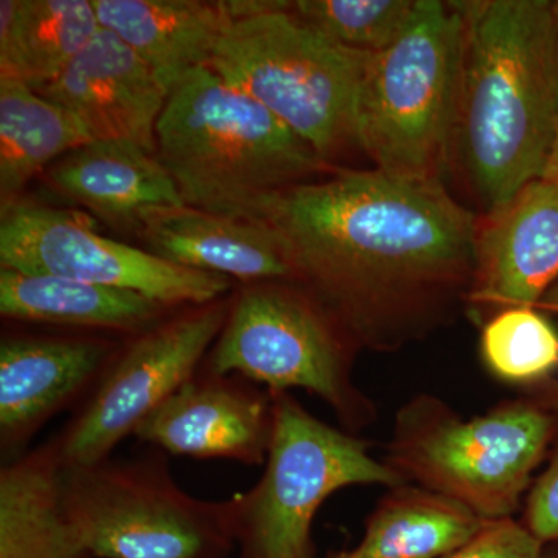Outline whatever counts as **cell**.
Masks as SVG:
<instances>
[{
    "label": "cell",
    "mask_w": 558,
    "mask_h": 558,
    "mask_svg": "<svg viewBox=\"0 0 558 558\" xmlns=\"http://www.w3.org/2000/svg\"><path fill=\"white\" fill-rule=\"evenodd\" d=\"M138 233L148 252L159 258L238 279L242 286L295 279L284 241L266 223L172 205L143 211Z\"/></svg>",
    "instance_id": "obj_16"
},
{
    "label": "cell",
    "mask_w": 558,
    "mask_h": 558,
    "mask_svg": "<svg viewBox=\"0 0 558 558\" xmlns=\"http://www.w3.org/2000/svg\"><path fill=\"white\" fill-rule=\"evenodd\" d=\"M271 396L274 436L263 475L229 498L234 558H317L312 527L326 499L344 487L405 483L371 457L368 440L319 421L292 392Z\"/></svg>",
    "instance_id": "obj_6"
},
{
    "label": "cell",
    "mask_w": 558,
    "mask_h": 558,
    "mask_svg": "<svg viewBox=\"0 0 558 558\" xmlns=\"http://www.w3.org/2000/svg\"><path fill=\"white\" fill-rule=\"evenodd\" d=\"M464 22L457 3L417 0L395 44L369 54L352 109V140L376 170L440 182L457 132Z\"/></svg>",
    "instance_id": "obj_5"
},
{
    "label": "cell",
    "mask_w": 558,
    "mask_h": 558,
    "mask_svg": "<svg viewBox=\"0 0 558 558\" xmlns=\"http://www.w3.org/2000/svg\"><path fill=\"white\" fill-rule=\"evenodd\" d=\"M233 22L208 69L244 92L329 159L352 140V109L369 54L341 47L290 11Z\"/></svg>",
    "instance_id": "obj_9"
},
{
    "label": "cell",
    "mask_w": 558,
    "mask_h": 558,
    "mask_svg": "<svg viewBox=\"0 0 558 558\" xmlns=\"http://www.w3.org/2000/svg\"><path fill=\"white\" fill-rule=\"evenodd\" d=\"M556 433L553 411L527 398L464 418L438 396L416 395L396 414L385 464L481 519H513Z\"/></svg>",
    "instance_id": "obj_4"
},
{
    "label": "cell",
    "mask_w": 558,
    "mask_h": 558,
    "mask_svg": "<svg viewBox=\"0 0 558 558\" xmlns=\"http://www.w3.org/2000/svg\"><path fill=\"white\" fill-rule=\"evenodd\" d=\"M101 27L116 33L154 70L168 92L208 68L234 20L229 0H94Z\"/></svg>",
    "instance_id": "obj_18"
},
{
    "label": "cell",
    "mask_w": 558,
    "mask_h": 558,
    "mask_svg": "<svg viewBox=\"0 0 558 558\" xmlns=\"http://www.w3.org/2000/svg\"><path fill=\"white\" fill-rule=\"evenodd\" d=\"M274 422L269 389L201 368L142 422L134 436L174 457L256 468L266 462Z\"/></svg>",
    "instance_id": "obj_13"
},
{
    "label": "cell",
    "mask_w": 558,
    "mask_h": 558,
    "mask_svg": "<svg viewBox=\"0 0 558 558\" xmlns=\"http://www.w3.org/2000/svg\"><path fill=\"white\" fill-rule=\"evenodd\" d=\"M464 22L457 134L490 215L543 178L558 134V3H457Z\"/></svg>",
    "instance_id": "obj_2"
},
{
    "label": "cell",
    "mask_w": 558,
    "mask_h": 558,
    "mask_svg": "<svg viewBox=\"0 0 558 558\" xmlns=\"http://www.w3.org/2000/svg\"><path fill=\"white\" fill-rule=\"evenodd\" d=\"M0 267L132 290L171 310L213 303L231 289L229 278L101 236L80 213L24 199L2 208Z\"/></svg>",
    "instance_id": "obj_11"
},
{
    "label": "cell",
    "mask_w": 558,
    "mask_h": 558,
    "mask_svg": "<svg viewBox=\"0 0 558 558\" xmlns=\"http://www.w3.org/2000/svg\"><path fill=\"white\" fill-rule=\"evenodd\" d=\"M520 521L543 545L558 542V449L529 492Z\"/></svg>",
    "instance_id": "obj_27"
},
{
    "label": "cell",
    "mask_w": 558,
    "mask_h": 558,
    "mask_svg": "<svg viewBox=\"0 0 558 558\" xmlns=\"http://www.w3.org/2000/svg\"><path fill=\"white\" fill-rule=\"evenodd\" d=\"M94 142L73 113L20 80L0 78V204L20 193L47 165Z\"/></svg>",
    "instance_id": "obj_23"
},
{
    "label": "cell",
    "mask_w": 558,
    "mask_h": 558,
    "mask_svg": "<svg viewBox=\"0 0 558 558\" xmlns=\"http://www.w3.org/2000/svg\"><path fill=\"white\" fill-rule=\"evenodd\" d=\"M357 348L299 286L266 281L242 286L202 368L269 389H306L357 435L377 410L354 379Z\"/></svg>",
    "instance_id": "obj_8"
},
{
    "label": "cell",
    "mask_w": 558,
    "mask_h": 558,
    "mask_svg": "<svg viewBox=\"0 0 558 558\" xmlns=\"http://www.w3.org/2000/svg\"><path fill=\"white\" fill-rule=\"evenodd\" d=\"M545 545L521 521H487L472 542L444 558H543Z\"/></svg>",
    "instance_id": "obj_26"
},
{
    "label": "cell",
    "mask_w": 558,
    "mask_h": 558,
    "mask_svg": "<svg viewBox=\"0 0 558 558\" xmlns=\"http://www.w3.org/2000/svg\"><path fill=\"white\" fill-rule=\"evenodd\" d=\"M156 156L190 207L258 223L277 194L326 167L310 143L208 68L171 90Z\"/></svg>",
    "instance_id": "obj_3"
},
{
    "label": "cell",
    "mask_w": 558,
    "mask_h": 558,
    "mask_svg": "<svg viewBox=\"0 0 558 558\" xmlns=\"http://www.w3.org/2000/svg\"><path fill=\"white\" fill-rule=\"evenodd\" d=\"M222 299L170 315L121 347L105 376L57 435L65 468L112 457L165 400L196 376L227 322Z\"/></svg>",
    "instance_id": "obj_10"
},
{
    "label": "cell",
    "mask_w": 558,
    "mask_h": 558,
    "mask_svg": "<svg viewBox=\"0 0 558 558\" xmlns=\"http://www.w3.org/2000/svg\"><path fill=\"white\" fill-rule=\"evenodd\" d=\"M263 223L284 241L293 284L355 348H396L472 288L475 220L440 182L339 171L277 194Z\"/></svg>",
    "instance_id": "obj_1"
},
{
    "label": "cell",
    "mask_w": 558,
    "mask_h": 558,
    "mask_svg": "<svg viewBox=\"0 0 558 558\" xmlns=\"http://www.w3.org/2000/svg\"><path fill=\"white\" fill-rule=\"evenodd\" d=\"M558 282V182L532 180L478 233L472 288L476 311L534 307Z\"/></svg>",
    "instance_id": "obj_14"
},
{
    "label": "cell",
    "mask_w": 558,
    "mask_h": 558,
    "mask_svg": "<svg viewBox=\"0 0 558 558\" xmlns=\"http://www.w3.org/2000/svg\"><path fill=\"white\" fill-rule=\"evenodd\" d=\"M486 524L454 499L402 484L377 502L355 548L326 558H444L472 542Z\"/></svg>",
    "instance_id": "obj_21"
},
{
    "label": "cell",
    "mask_w": 558,
    "mask_h": 558,
    "mask_svg": "<svg viewBox=\"0 0 558 558\" xmlns=\"http://www.w3.org/2000/svg\"><path fill=\"white\" fill-rule=\"evenodd\" d=\"M62 501L87 558H230L229 499L193 497L160 453L65 468Z\"/></svg>",
    "instance_id": "obj_7"
},
{
    "label": "cell",
    "mask_w": 558,
    "mask_h": 558,
    "mask_svg": "<svg viewBox=\"0 0 558 558\" xmlns=\"http://www.w3.org/2000/svg\"><path fill=\"white\" fill-rule=\"evenodd\" d=\"M542 306L550 311H553L554 307H558V282L546 293L545 299L542 301Z\"/></svg>",
    "instance_id": "obj_30"
},
{
    "label": "cell",
    "mask_w": 558,
    "mask_h": 558,
    "mask_svg": "<svg viewBox=\"0 0 558 558\" xmlns=\"http://www.w3.org/2000/svg\"><path fill=\"white\" fill-rule=\"evenodd\" d=\"M526 389V398L532 402L549 411L558 410V380L549 379Z\"/></svg>",
    "instance_id": "obj_28"
},
{
    "label": "cell",
    "mask_w": 558,
    "mask_h": 558,
    "mask_svg": "<svg viewBox=\"0 0 558 558\" xmlns=\"http://www.w3.org/2000/svg\"><path fill=\"white\" fill-rule=\"evenodd\" d=\"M61 197L117 229L137 230L143 211L186 205L159 157L120 140H94L70 150L47 174Z\"/></svg>",
    "instance_id": "obj_17"
},
{
    "label": "cell",
    "mask_w": 558,
    "mask_h": 558,
    "mask_svg": "<svg viewBox=\"0 0 558 558\" xmlns=\"http://www.w3.org/2000/svg\"><path fill=\"white\" fill-rule=\"evenodd\" d=\"M481 359L506 384L535 387L558 369V332L534 307H512L487 319Z\"/></svg>",
    "instance_id": "obj_24"
},
{
    "label": "cell",
    "mask_w": 558,
    "mask_h": 558,
    "mask_svg": "<svg viewBox=\"0 0 558 558\" xmlns=\"http://www.w3.org/2000/svg\"><path fill=\"white\" fill-rule=\"evenodd\" d=\"M417 0H299L292 11L307 27L341 47L374 54L409 27Z\"/></svg>",
    "instance_id": "obj_25"
},
{
    "label": "cell",
    "mask_w": 558,
    "mask_h": 558,
    "mask_svg": "<svg viewBox=\"0 0 558 558\" xmlns=\"http://www.w3.org/2000/svg\"><path fill=\"white\" fill-rule=\"evenodd\" d=\"M543 178H548L556 180L558 182V134L556 140V146H554L553 156H550L548 168H546L545 175Z\"/></svg>",
    "instance_id": "obj_29"
},
{
    "label": "cell",
    "mask_w": 558,
    "mask_h": 558,
    "mask_svg": "<svg viewBox=\"0 0 558 558\" xmlns=\"http://www.w3.org/2000/svg\"><path fill=\"white\" fill-rule=\"evenodd\" d=\"M123 344L89 336H7L0 341V453L31 450L40 428L89 398Z\"/></svg>",
    "instance_id": "obj_12"
},
{
    "label": "cell",
    "mask_w": 558,
    "mask_h": 558,
    "mask_svg": "<svg viewBox=\"0 0 558 558\" xmlns=\"http://www.w3.org/2000/svg\"><path fill=\"white\" fill-rule=\"evenodd\" d=\"M553 311H554V312H557V314H558V307H554V310H553Z\"/></svg>",
    "instance_id": "obj_32"
},
{
    "label": "cell",
    "mask_w": 558,
    "mask_h": 558,
    "mask_svg": "<svg viewBox=\"0 0 558 558\" xmlns=\"http://www.w3.org/2000/svg\"><path fill=\"white\" fill-rule=\"evenodd\" d=\"M172 311L132 290L0 267V314L13 322L106 330L134 339Z\"/></svg>",
    "instance_id": "obj_19"
},
{
    "label": "cell",
    "mask_w": 558,
    "mask_h": 558,
    "mask_svg": "<svg viewBox=\"0 0 558 558\" xmlns=\"http://www.w3.org/2000/svg\"><path fill=\"white\" fill-rule=\"evenodd\" d=\"M80 120L94 140H120L156 154L170 92L116 33L100 27L58 78L38 90Z\"/></svg>",
    "instance_id": "obj_15"
},
{
    "label": "cell",
    "mask_w": 558,
    "mask_h": 558,
    "mask_svg": "<svg viewBox=\"0 0 558 558\" xmlns=\"http://www.w3.org/2000/svg\"><path fill=\"white\" fill-rule=\"evenodd\" d=\"M543 558H558V542L545 545V550H543Z\"/></svg>",
    "instance_id": "obj_31"
},
{
    "label": "cell",
    "mask_w": 558,
    "mask_h": 558,
    "mask_svg": "<svg viewBox=\"0 0 558 558\" xmlns=\"http://www.w3.org/2000/svg\"><path fill=\"white\" fill-rule=\"evenodd\" d=\"M100 27L94 0H2L0 78L43 89Z\"/></svg>",
    "instance_id": "obj_22"
},
{
    "label": "cell",
    "mask_w": 558,
    "mask_h": 558,
    "mask_svg": "<svg viewBox=\"0 0 558 558\" xmlns=\"http://www.w3.org/2000/svg\"><path fill=\"white\" fill-rule=\"evenodd\" d=\"M64 469L57 436L2 462L0 558H87L65 515Z\"/></svg>",
    "instance_id": "obj_20"
}]
</instances>
